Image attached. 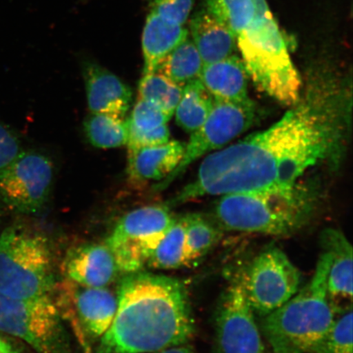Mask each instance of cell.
Returning <instances> with one entry per match:
<instances>
[{"label": "cell", "mask_w": 353, "mask_h": 353, "mask_svg": "<svg viewBox=\"0 0 353 353\" xmlns=\"http://www.w3.org/2000/svg\"><path fill=\"white\" fill-rule=\"evenodd\" d=\"M338 99L317 88L307 92L268 130L210 154L196 179L166 205L206 196L298 191L300 176L336 148L341 138Z\"/></svg>", "instance_id": "1"}, {"label": "cell", "mask_w": 353, "mask_h": 353, "mask_svg": "<svg viewBox=\"0 0 353 353\" xmlns=\"http://www.w3.org/2000/svg\"><path fill=\"white\" fill-rule=\"evenodd\" d=\"M196 333L186 287L176 278L129 273L119 286L116 315L92 353H156Z\"/></svg>", "instance_id": "2"}, {"label": "cell", "mask_w": 353, "mask_h": 353, "mask_svg": "<svg viewBox=\"0 0 353 353\" xmlns=\"http://www.w3.org/2000/svg\"><path fill=\"white\" fill-rule=\"evenodd\" d=\"M252 1L253 21L236 37L242 63L259 90L293 105L300 98L301 79L266 0Z\"/></svg>", "instance_id": "3"}, {"label": "cell", "mask_w": 353, "mask_h": 353, "mask_svg": "<svg viewBox=\"0 0 353 353\" xmlns=\"http://www.w3.org/2000/svg\"><path fill=\"white\" fill-rule=\"evenodd\" d=\"M330 263V254L323 250L309 283L264 317L263 331L272 347H290L303 353H315L319 348L337 315L327 295Z\"/></svg>", "instance_id": "4"}, {"label": "cell", "mask_w": 353, "mask_h": 353, "mask_svg": "<svg viewBox=\"0 0 353 353\" xmlns=\"http://www.w3.org/2000/svg\"><path fill=\"white\" fill-rule=\"evenodd\" d=\"M313 210L312 201L302 190L292 194L233 193L219 199L214 218L223 231L289 236L306 226Z\"/></svg>", "instance_id": "5"}, {"label": "cell", "mask_w": 353, "mask_h": 353, "mask_svg": "<svg viewBox=\"0 0 353 353\" xmlns=\"http://www.w3.org/2000/svg\"><path fill=\"white\" fill-rule=\"evenodd\" d=\"M55 285L46 236L21 225L0 234V294L17 299L52 296Z\"/></svg>", "instance_id": "6"}, {"label": "cell", "mask_w": 353, "mask_h": 353, "mask_svg": "<svg viewBox=\"0 0 353 353\" xmlns=\"http://www.w3.org/2000/svg\"><path fill=\"white\" fill-rule=\"evenodd\" d=\"M0 331L28 343L38 353H68L63 321L52 296L17 299L0 294Z\"/></svg>", "instance_id": "7"}, {"label": "cell", "mask_w": 353, "mask_h": 353, "mask_svg": "<svg viewBox=\"0 0 353 353\" xmlns=\"http://www.w3.org/2000/svg\"><path fill=\"white\" fill-rule=\"evenodd\" d=\"M166 205H148L128 213L114 227L105 244L125 274L143 271L154 249L176 217Z\"/></svg>", "instance_id": "8"}, {"label": "cell", "mask_w": 353, "mask_h": 353, "mask_svg": "<svg viewBox=\"0 0 353 353\" xmlns=\"http://www.w3.org/2000/svg\"><path fill=\"white\" fill-rule=\"evenodd\" d=\"M52 298L63 321L72 327L85 353L107 332L116 315L117 297L107 287L91 288L66 279L57 284Z\"/></svg>", "instance_id": "9"}, {"label": "cell", "mask_w": 353, "mask_h": 353, "mask_svg": "<svg viewBox=\"0 0 353 353\" xmlns=\"http://www.w3.org/2000/svg\"><path fill=\"white\" fill-rule=\"evenodd\" d=\"M301 276L284 251L271 247L256 256L240 278L254 313L265 317L298 292Z\"/></svg>", "instance_id": "10"}, {"label": "cell", "mask_w": 353, "mask_h": 353, "mask_svg": "<svg viewBox=\"0 0 353 353\" xmlns=\"http://www.w3.org/2000/svg\"><path fill=\"white\" fill-rule=\"evenodd\" d=\"M255 117L254 104L215 100L213 109L200 129L192 132L182 161L172 173L154 185V192L165 190L182 175L187 168L204 154L223 148L252 125Z\"/></svg>", "instance_id": "11"}, {"label": "cell", "mask_w": 353, "mask_h": 353, "mask_svg": "<svg viewBox=\"0 0 353 353\" xmlns=\"http://www.w3.org/2000/svg\"><path fill=\"white\" fill-rule=\"evenodd\" d=\"M54 176V165L46 154L21 152L0 169V200L17 213L38 214L50 199Z\"/></svg>", "instance_id": "12"}, {"label": "cell", "mask_w": 353, "mask_h": 353, "mask_svg": "<svg viewBox=\"0 0 353 353\" xmlns=\"http://www.w3.org/2000/svg\"><path fill=\"white\" fill-rule=\"evenodd\" d=\"M216 353H266L241 278L224 291L215 319Z\"/></svg>", "instance_id": "13"}, {"label": "cell", "mask_w": 353, "mask_h": 353, "mask_svg": "<svg viewBox=\"0 0 353 353\" xmlns=\"http://www.w3.org/2000/svg\"><path fill=\"white\" fill-rule=\"evenodd\" d=\"M322 249L331 255L327 295L336 314L352 309V247L338 229L326 228L321 232Z\"/></svg>", "instance_id": "14"}, {"label": "cell", "mask_w": 353, "mask_h": 353, "mask_svg": "<svg viewBox=\"0 0 353 353\" xmlns=\"http://www.w3.org/2000/svg\"><path fill=\"white\" fill-rule=\"evenodd\" d=\"M82 72L90 112L123 120L132 103L130 86L94 61H85Z\"/></svg>", "instance_id": "15"}, {"label": "cell", "mask_w": 353, "mask_h": 353, "mask_svg": "<svg viewBox=\"0 0 353 353\" xmlns=\"http://www.w3.org/2000/svg\"><path fill=\"white\" fill-rule=\"evenodd\" d=\"M63 270L66 279L91 288L108 287L120 272L105 244H86L70 250L64 259Z\"/></svg>", "instance_id": "16"}, {"label": "cell", "mask_w": 353, "mask_h": 353, "mask_svg": "<svg viewBox=\"0 0 353 353\" xmlns=\"http://www.w3.org/2000/svg\"><path fill=\"white\" fill-rule=\"evenodd\" d=\"M128 150V179L132 185L139 186L169 176L182 161L185 144L169 141L154 147Z\"/></svg>", "instance_id": "17"}, {"label": "cell", "mask_w": 353, "mask_h": 353, "mask_svg": "<svg viewBox=\"0 0 353 353\" xmlns=\"http://www.w3.org/2000/svg\"><path fill=\"white\" fill-rule=\"evenodd\" d=\"M247 74L239 57L232 55L227 59L203 66L200 79L215 100L249 103Z\"/></svg>", "instance_id": "18"}, {"label": "cell", "mask_w": 353, "mask_h": 353, "mask_svg": "<svg viewBox=\"0 0 353 353\" xmlns=\"http://www.w3.org/2000/svg\"><path fill=\"white\" fill-rule=\"evenodd\" d=\"M190 30L204 65L227 59L237 47L236 35L206 10L194 15Z\"/></svg>", "instance_id": "19"}, {"label": "cell", "mask_w": 353, "mask_h": 353, "mask_svg": "<svg viewBox=\"0 0 353 353\" xmlns=\"http://www.w3.org/2000/svg\"><path fill=\"white\" fill-rule=\"evenodd\" d=\"M188 38V30L172 23L152 12L145 20L142 46L143 74L156 72L163 59Z\"/></svg>", "instance_id": "20"}, {"label": "cell", "mask_w": 353, "mask_h": 353, "mask_svg": "<svg viewBox=\"0 0 353 353\" xmlns=\"http://www.w3.org/2000/svg\"><path fill=\"white\" fill-rule=\"evenodd\" d=\"M214 99L200 79L183 88L175 109L176 122L186 132H194L202 126L214 107Z\"/></svg>", "instance_id": "21"}, {"label": "cell", "mask_w": 353, "mask_h": 353, "mask_svg": "<svg viewBox=\"0 0 353 353\" xmlns=\"http://www.w3.org/2000/svg\"><path fill=\"white\" fill-rule=\"evenodd\" d=\"M203 66L204 63L195 44L188 38L163 59L157 72L183 88L200 79Z\"/></svg>", "instance_id": "22"}, {"label": "cell", "mask_w": 353, "mask_h": 353, "mask_svg": "<svg viewBox=\"0 0 353 353\" xmlns=\"http://www.w3.org/2000/svg\"><path fill=\"white\" fill-rule=\"evenodd\" d=\"M189 265L188 259L186 236H185V220L176 217L174 223L162 238L147 267L162 270H172Z\"/></svg>", "instance_id": "23"}, {"label": "cell", "mask_w": 353, "mask_h": 353, "mask_svg": "<svg viewBox=\"0 0 353 353\" xmlns=\"http://www.w3.org/2000/svg\"><path fill=\"white\" fill-rule=\"evenodd\" d=\"M183 217L190 264L208 254L222 239L223 230L215 220L201 214H188Z\"/></svg>", "instance_id": "24"}, {"label": "cell", "mask_w": 353, "mask_h": 353, "mask_svg": "<svg viewBox=\"0 0 353 353\" xmlns=\"http://www.w3.org/2000/svg\"><path fill=\"white\" fill-rule=\"evenodd\" d=\"M83 130L88 142L101 149L121 148L129 139L127 121L108 114L91 113L83 123Z\"/></svg>", "instance_id": "25"}, {"label": "cell", "mask_w": 353, "mask_h": 353, "mask_svg": "<svg viewBox=\"0 0 353 353\" xmlns=\"http://www.w3.org/2000/svg\"><path fill=\"white\" fill-rule=\"evenodd\" d=\"M183 88L159 72L145 74L139 83V99L152 101L172 118L182 95Z\"/></svg>", "instance_id": "26"}, {"label": "cell", "mask_w": 353, "mask_h": 353, "mask_svg": "<svg viewBox=\"0 0 353 353\" xmlns=\"http://www.w3.org/2000/svg\"><path fill=\"white\" fill-rule=\"evenodd\" d=\"M206 8L237 37L248 28L254 17L252 0H205Z\"/></svg>", "instance_id": "27"}, {"label": "cell", "mask_w": 353, "mask_h": 353, "mask_svg": "<svg viewBox=\"0 0 353 353\" xmlns=\"http://www.w3.org/2000/svg\"><path fill=\"white\" fill-rule=\"evenodd\" d=\"M315 353H352V309L335 319Z\"/></svg>", "instance_id": "28"}, {"label": "cell", "mask_w": 353, "mask_h": 353, "mask_svg": "<svg viewBox=\"0 0 353 353\" xmlns=\"http://www.w3.org/2000/svg\"><path fill=\"white\" fill-rule=\"evenodd\" d=\"M170 119L161 108L152 101L139 99L127 121L136 129L149 130L167 125Z\"/></svg>", "instance_id": "29"}, {"label": "cell", "mask_w": 353, "mask_h": 353, "mask_svg": "<svg viewBox=\"0 0 353 353\" xmlns=\"http://www.w3.org/2000/svg\"><path fill=\"white\" fill-rule=\"evenodd\" d=\"M193 4L194 0H152L151 12L172 23L183 26Z\"/></svg>", "instance_id": "30"}, {"label": "cell", "mask_w": 353, "mask_h": 353, "mask_svg": "<svg viewBox=\"0 0 353 353\" xmlns=\"http://www.w3.org/2000/svg\"><path fill=\"white\" fill-rule=\"evenodd\" d=\"M127 123L129 129L128 148L154 147V145L166 143L170 141V130L167 125L153 130H141L130 125L128 121Z\"/></svg>", "instance_id": "31"}, {"label": "cell", "mask_w": 353, "mask_h": 353, "mask_svg": "<svg viewBox=\"0 0 353 353\" xmlns=\"http://www.w3.org/2000/svg\"><path fill=\"white\" fill-rule=\"evenodd\" d=\"M21 152L19 137L0 123V169L10 164Z\"/></svg>", "instance_id": "32"}, {"label": "cell", "mask_w": 353, "mask_h": 353, "mask_svg": "<svg viewBox=\"0 0 353 353\" xmlns=\"http://www.w3.org/2000/svg\"><path fill=\"white\" fill-rule=\"evenodd\" d=\"M156 353H197L188 343L178 344V345L171 346L165 348V350L159 351Z\"/></svg>", "instance_id": "33"}, {"label": "cell", "mask_w": 353, "mask_h": 353, "mask_svg": "<svg viewBox=\"0 0 353 353\" xmlns=\"http://www.w3.org/2000/svg\"><path fill=\"white\" fill-rule=\"evenodd\" d=\"M0 353H19L14 348H13L11 344L8 343L6 341H3L2 338H0Z\"/></svg>", "instance_id": "34"}, {"label": "cell", "mask_w": 353, "mask_h": 353, "mask_svg": "<svg viewBox=\"0 0 353 353\" xmlns=\"http://www.w3.org/2000/svg\"><path fill=\"white\" fill-rule=\"evenodd\" d=\"M272 352L271 353H303L290 347L279 346L272 347Z\"/></svg>", "instance_id": "35"}, {"label": "cell", "mask_w": 353, "mask_h": 353, "mask_svg": "<svg viewBox=\"0 0 353 353\" xmlns=\"http://www.w3.org/2000/svg\"><path fill=\"white\" fill-rule=\"evenodd\" d=\"M1 217H2V213H1V210H0V224H1Z\"/></svg>", "instance_id": "36"}]
</instances>
